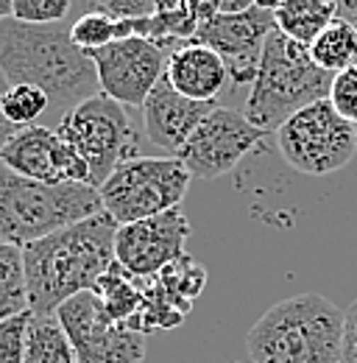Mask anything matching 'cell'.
<instances>
[{"label": "cell", "mask_w": 357, "mask_h": 363, "mask_svg": "<svg viewBox=\"0 0 357 363\" xmlns=\"http://www.w3.org/2000/svg\"><path fill=\"white\" fill-rule=\"evenodd\" d=\"M0 23H3V17H0Z\"/></svg>", "instance_id": "38"}, {"label": "cell", "mask_w": 357, "mask_h": 363, "mask_svg": "<svg viewBox=\"0 0 357 363\" xmlns=\"http://www.w3.org/2000/svg\"><path fill=\"white\" fill-rule=\"evenodd\" d=\"M187 11L198 26L210 23L215 14H221V0H187Z\"/></svg>", "instance_id": "30"}, {"label": "cell", "mask_w": 357, "mask_h": 363, "mask_svg": "<svg viewBox=\"0 0 357 363\" xmlns=\"http://www.w3.org/2000/svg\"><path fill=\"white\" fill-rule=\"evenodd\" d=\"M341 363H357V299L344 318V344H341Z\"/></svg>", "instance_id": "29"}, {"label": "cell", "mask_w": 357, "mask_h": 363, "mask_svg": "<svg viewBox=\"0 0 357 363\" xmlns=\"http://www.w3.org/2000/svg\"><path fill=\"white\" fill-rule=\"evenodd\" d=\"M327 98L338 109L341 118H346L349 123L357 126V67H346V70L335 73Z\"/></svg>", "instance_id": "27"}, {"label": "cell", "mask_w": 357, "mask_h": 363, "mask_svg": "<svg viewBox=\"0 0 357 363\" xmlns=\"http://www.w3.org/2000/svg\"><path fill=\"white\" fill-rule=\"evenodd\" d=\"M263 140L266 132L243 112L215 106L181 145L176 160H181L193 179H218L234 171Z\"/></svg>", "instance_id": "10"}, {"label": "cell", "mask_w": 357, "mask_h": 363, "mask_svg": "<svg viewBox=\"0 0 357 363\" xmlns=\"http://www.w3.org/2000/svg\"><path fill=\"white\" fill-rule=\"evenodd\" d=\"M0 109L11 126L26 129L34 126L45 112H50V98L34 84H8V90L0 98Z\"/></svg>", "instance_id": "23"}, {"label": "cell", "mask_w": 357, "mask_h": 363, "mask_svg": "<svg viewBox=\"0 0 357 363\" xmlns=\"http://www.w3.org/2000/svg\"><path fill=\"white\" fill-rule=\"evenodd\" d=\"M190 238L187 216L174 207L168 213L123 224L115 235V260L137 277H154L178 255H184V243Z\"/></svg>", "instance_id": "15"}, {"label": "cell", "mask_w": 357, "mask_h": 363, "mask_svg": "<svg viewBox=\"0 0 357 363\" xmlns=\"http://www.w3.org/2000/svg\"><path fill=\"white\" fill-rule=\"evenodd\" d=\"M190 182V171L176 157H134L120 162L98 193L103 210L123 227L178 207Z\"/></svg>", "instance_id": "7"}, {"label": "cell", "mask_w": 357, "mask_h": 363, "mask_svg": "<svg viewBox=\"0 0 357 363\" xmlns=\"http://www.w3.org/2000/svg\"><path fill=\"white\" fill-rule=\"evenodd\" d=\"M26 363H76L73 344L56 313L50 316L31 313L26 333Z\"/></svg>", "instance_id": "21"}, {"label": "cell", "mask_w": 357, "mask_h": 363, "mask_svg": "<svg viewBox=\"0 0 357 363\" xmlns=\"http://www.w3.org/2000/svg\"><path fill=\"white\" fill-rule=\"evenodd\" d=\"M212 109L215 101H193L174 90L171 82L162 76L142 104V132L168 157H176L181 145L196 132V126Z\"/></svg>", "instance_id": "16"}, {"label": "cell", "mask_w": 357, "mask_h": 363, "mask_svg": "<svg viewBox=\"0 0 357 363\" xmlns=\"http://www.w3.org/2000/svg\"><path fill=\"white\" fill-rule=\"evenodd\" d=\"M70 40L76 48H81L84 53L101 50L103 45L115 43V17L103 14V11H87L81 14L73 26H70Z\"/></svg>", "instance_id": "24"}, {"label": "cell", "mask_w": 357, "mask_h": 363, "mask_svg": "<svg viewBox=\"0 0 357 363\" xmlns=\"http://www.w3.org/2000/svg\"><path fill=\"white\" fill-rule=\"evenodd\" d=\"M0 17H11V0H0Z\"/></svg>", "instance_id": "36"}, {"label": "cell", "mask_w": 357, "mask_h": 363, "mask_svg": "<svg viewBox=\"0 0 357 363\" xmlns=\"http://www.w3.org/2000/svg\"><path fill=\"white\" fill-rule=\"evenodd\" d=\"M204 285H207V269L198 260H193L187 252L178 255L159 274L145 279L142 308L129 321V327L140 330L142 335L157 330H174L193 311V302L198 299Z\"/></svg>", "instance_id": "14"}, {"label": "cell", "mask_w": 357, "mask_h": 363, "mask_svg": "<svg viewBox=\"0 0 357 363\" xmlns=\"http://www.w3.org/2000/svg\"><path fill=\"white\" fill-rule=\"evenodd\" d=\"M335 3H338L341 14H355L357 11V0H335Z\"/></svg>", "instance_id": "34"}, {"label": "cell", "mask_w": 357, "mask_h": 363, "mask_svg": "<svg viewBox=\"0 0 357 363\" xmlns=\"http://www.w3.org/2000/svg\"><path fill=\"white\" fill-rule=\"evenodd\" d=\"M338 3L335 0H282L273 9V20L276 28L302 43V45H312V40L338 17Z\"/></svg>", "instance_id": "18"}, {"label": "cell", "mask_w": 357, "mask_h": 363, "mask_svg": "<svg viewBox=\"0 0 357 363\" xmlns=\"http://www.w3.org/2000/svg\"><path fill=\"white\" fill-rule=\"evenodd\" d=\"M279 3H282V0H254V6H257V9H266V11H273Z\"/></svg>", "instance_id": "35"}, {"label": "cell", "mask_w": 357, "mask_h": 363, "mask_svg": "<svg viewBox=\"0 0 357 363\" xmlns=\"http://www.w3.org/2000/svg\"><path fill=\"white\" fill-rule=\"evenodd\" d=\"M332 76L335 73L315 65L310 48L273 28L263 48V59L251 82L243 115L271 135L299 109L327 98Z\"/></svg>", "instance_id": "4"}, {"label": "cell", "mask_w": 357, "mask_h": 363, "mask_svg": "<svg viewBox=\"0 0 357 363\" xmlns=\"http://www.w3.org/2000/svg\"><path fill=\"white\" fill-rule=\"evenodd\" d=\"M355 129H357V126H355Z\"/></svg>", "instance_id": "39"}, {"label": "cell", "mask_w": 357, "mask_h": 363, "mask_svg": "<svg viewBox=\"0 0 357 363\" xmlns=\"http://www.w3.org/2000/svg\"><path fill=\"white\" fill-rule=\"evenodd\" d=\"M70 14V0H11V17L20 23L50 26Z\"/></svg>", "instance_id": "25"}, {"label": "cell", "mask_w": 357, "mask_h": 363, "mask_svg": "<svg viewBox=\"0 0 357 363\" xmlns=\"http://www.w3.org/2000/svg\"><path fill=\"white\" fill-rule=\"evenodd\" d=\"M346 17H355V20H357V11H355V14H346Z\"/></svg>", "instance_id": "37"}, {"label": "cell", "mask_w": 357, "mask_h": 363, "mask_svg": "<svg viewBox=\"0 0 357 363\" xmlns=\"http://www.w3.org/2000/svg\"><path fill=\"white\" fill-rule=\"evenodd\" d=\"M0 70L8 84H34L50 98V109L62 118L76 104L101 92L95 65L70 40L62 23L34 26L14 17L0 23Z\"/></svg>", "instance_id": "2"}, {"label": "cell", "mask_w": 357, "mask_h": 363, "mask_svg": "<svg viewBox=\"0 0 357 363\" xmlns=\"http://www.w3.org/2000/svg\"><path fill=\"white\" fill-rule=\"evenodd\" d=\"M56 132L64 137L89 165V184L101 187L109 174L140 157V132L129 106L118 104L106 92H95L59 118Z\"/></svg>", "instance_id": "6"}, {"label": "cell", "mask_w": 357, "mask_h": 363, "mask_svg": "<svg viewBox=\"0 0 357 363\" xmlns=\"http://www.w3.org/2000/svg\"><path fill=\"white\" fill-rule=\"evenodd\" d=\"M276 28L273 11L266 9H246V11H221L215 14L210 23L198 26L196 31V43L212 48L223 59L226 70H229V82L234 84H251L263 59V48H266L271 31Z\"/></svg>", "instance_id": "12"}, {"label": "cell", "mask_w": 357, "mask_h": 363, "mask_svg": "<svg viewBox=\"0 0 357 363\" xmlns=\"http://www.w3.org/2000/svg\"><path fill=\"white\" fill-rule=\"evenodd\" d=\"M28 313L23 249L0 240V321Z\"/></svg>", "instance_id": "22"}, {"label": "cell", "mask_w": 357, "mask_h": 363, "mask_svg": "<svg viewBox=\"0 0 357 363\" xmlns=\"http://www.w3.org/2000/svg\"><path fill=\"white\" fill-rule=\"evenodd\" d=\"M8 90V79L3 76V70H0V98H3V92ZM17 132V126H11L6 118H3V109H0V148L6 145V140Z\"/></svg>", "instance_id": "31"}, {"label": "cell", "mask_w": 357, "mask_h": 363, "mask_svg": "<svg viewBox=\"0 0 357 363\" xmlns=\"http://www.w3.org/2000/svg\"><path fill=\"white\" fill-rule=\"evenodd\" d=\"M31 311L0 321V363H26V333Z\"/></svg>", "instance_id": "26"}, {"label": "cell", "mask_w": 357, "mask_h": 363, "mask_svg": "<svg viewBox=\"0 0 357 363\" xmlns=\"http://www.w3.org/2000/svg\"><path fill=\"white\" fill-rule=\"evenodd\" d=\"M273 135L282 160L307 177H327L346 168L357 151L355 123L341 118L329 98L299 109Z\"/></svg>", "instance_id": "8"}, {"label": "cell", "mask_w": 357, "mask_h": 363, "mask_svg": "<svg viewBox=\"0 0 357 363\" xmlns=\"http://www.w3.org/2000/svg\"><path fill=\"white\" fill-rule=\"evenodd\" d=\"M0 162L20 177L45 184H89V165L81 160V154L56 129L37 123L17 129L6 140V145L0 148Z\"/></svg>", "instance_id": "13"}, {"label": "cell", "mask_w": 357, "mask_h": 363, "mask_svg": "<svg viewBox=\"0 0 357 363\" xmlns=\"http://www.w3.org/2000/svg\"><path fill=\"white\" fill-rule=\"evenodd\" d=\"M165 79L174 90L193 101H215L229 82V70L212 48L190 40L168 56Z\"/></svg>", "instance_id": "17"}, {"label": "cell", "mask_w": 357, "mask_h": 363, "mask_svg": "<svg viewBox=\"0 0 357 363\" xmlns=\"http://www.w3.org/2000/svg\"><path fill=\"white\" fill-rule=\"evenodd\" d=\"M310 56L318 67L329 73H341L346 67H357V20L338 14L310 45Z\"/></svg>", "instance_id": "20"}, {"label": "cell", "mask_w": 357, "mask_h": 363, "mask_svg": "<svg viewBox=\"0 0 357 363\" xmlns=\"http://www.w3.org/2000/svg\"><path fill=\"white\" fill-rule=\"evenodd\" d=\"M251 6H254V0H221V11H229V14L246 11V9H251Z\"/></svg>", "instance_id": "32"}, {"label": "cell", "mask_w": 357, "mask_h": 363, "mask_svg": "<svg viewBox=\"0 0 357 363\" xmlns=\"http://www.w3.org/2000/svg\"><path fill=\"white\" fill-rule=\"evenodd\" d=\"M76 363H142L145 335L109 316L92 291H81L56 308Z\"/></svg>", "instance_id": "9"}, {"label": "cell", "mask_w": 357, "mask_h": 363, "mask_svg": "<svg viewBox=\"0 0 357 363\" xmlns=\"http://www.w3.org/2000/svg\"><path fill=\"white\" fill-rule=\"evenodd\" d=\"M344 318L321 294H296L268 308L246 335L254 363H341Z\"/></svg>", "instance_id": "3"}, {"label": "cell", "mask_w": 357, "mask_h": 363, "mask_svg": "<svg viewBox=\"0 0 357 363\" xmlns=\"http://www.w3.org/2000/svg\"><path fill=\"white\" fill-rule=\"evenodd\" d=\"M101 193L92 184H45L14 174L0 162V240L28 246L45 235L101 213Z\"/></svg>", "instance_id": "5"}, {"label": "cell", "mask_w": 357, "mask_h": 363, "mask_svg": "<svg viewBox=\"0 0 357 363\" xmlns=\"http://www.w3.org/2000/svg\"><path fill=\"white\" fill-rule=\"evenodd\" d=\"M118 227L120 224L101 210L23 246L28 311L34 316H50L70 296L92 291L101 274L115 263Z\"/></svg>", "instance_id": "1"}, {"label": "cell", "mask_w": 357, "mask_h": 363, "mask_svg": "<svg viewBox=\"0 0 357 363\" xmlns=\"http://www.w3.org/2000/svg\"><path fill=\"white\" fill-rule=\"evenodd\" d=\"M168 50L145 37L115 40L101 50H92L89 59L98 73V87L129 109H142L148 92L165 76Z\"/></svg>", "instance_id": "11"}, {"label": "cell", "mask_w": 357, "mask_h": 363, "mask_svg": "<svg viewBox=\"0 0 357 363\" xmlns=\"http://www.w3.org/2000/svg\"><path fill=\"white\" fill-rule=\"evenodd\" d=\"M187 9V0H154V11H178Z\"/></svg>", "instance_id": "33"}, {"label": "cell", "mask_w": 357, "mask_h": 363, "mask_svg": "<svg viewBox=\"0 0 357 363\" xmlns=\"http://www.w3.org/2000/svg\"><path fill=\"white\" fill-rule=\"evenodd\" d=\"M92 294L101 299L103 311L115 321L129 324L140 308H142V294H145V277H137L129 269H123L118 260L101 274V279L95 282Z\"/></svg>", "instance_id": "19"}, {"label": "cell", "mask_w": 357, "mask_h": 363, "mask_svg": "<svg viewBox=\"0 0 357 363\" xmlns=\"http://www.w3.org/2000/svg\"><path fill=\"white\" fill-rule=\"evenodd\" d=\"M89 3L95 6V11H103L115 20L154 14V0H89Z\"/></svg>", "instance_id": "28"}]
</instances>
